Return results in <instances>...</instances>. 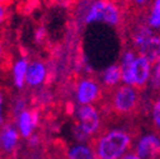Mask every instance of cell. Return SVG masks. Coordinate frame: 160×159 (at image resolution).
I'll return each instance as SVG.
<instances>
[{
	"instance_id": "1",
	"label": "cell",
	"mask_w": 160,
	"mask_h": 159,
	"mask_svg": "<svg viewBox=\"0 0 160 159\" xmlns=\"http://www.w3.org/2000/svg\"><path fill=\"white\" fill-rule=\"evenodd\" d=\"M132 136L123 130H112L93 141V150L98 159H121L131 148Z\"/></svg>"
},
{
	"instance_id": "2",
	"label": "cell",
	"mask_w": 160,
	"mask_h": 159,
	"mask_svg": "<svg viewBox=\"0 0 160 159\" xmlns=\"http://www.w3.org/2000/svg\"><path fill=\"white\" fill-rule=\"evenodd\" d=\"M138 108V90L130 85L119 87L114 90L111 101V110L119 115L126 116L133 113Z\"/></svg>"
},
{
	"instance_id": "3",
	"label": "cell",
	"mask_w": 160,
	"mask_h": 159,
	"mask_svg": "<svg viewBox=\"0 0 160 159\" xmlns=\"http://www.w3.org/2000/svg\"><path fill=\"white\" fill-rule=\"evenodd\" d=\"M78 117L80 121L79 126L87 136L94 135L101 127V118H99L97 110L92 105H85L80 107L78 111Z\"/></svg>"
},
{
	"instance_id": "4",
	"label": "cell",
	"mask_w": 160,
	"mask_h": 159,
	"mask_svg": "<svg viewBox=\"0 0 160 159\" xmlns=\"http://www.w3.org/2000/svg\"><path fill=\"white\" fill-rule=\"evenodd\" d=\"M76 94H78L79 103L85 106L98 101L102 97V89L95 80L87 78L79 82L76 88Z\"/></svg>"
},
{
	"instance_id": "5",
	"label": "cell",
	"mask_w": 160,
	"mask_h": 159,
	"mask_svg": "<svg viewBox=\"0 0 160 159\" xmlns=\"http://www.w3.org/2000/svg\"><path fill=\"white\" fill-rule=\"evenodd\" d=\"M150 66H151V64L142 55H140L137 59L133 60L132 79H133V88L135 89L141 90L145 88L149 78H150Z\"/></svg>"
},
{
	"instance_id": "6",
	"label": "cell",
	"mask_w": 160,
	"mask_h": 159,
	"mask_svg": "<svg viewBox=\"0 0 160 159\" xmlns=\"http://www.w3.org/2000/svg\"><path fill=\"white\" fill-rule=\"evenodd\" d=\"M160 143L156 135H145L136 146V155L140 159H159Z\"/></svg>"
},
{
	"instance_id": "7",
	"label": "cell",
	"mask_w": 160,
	"mask_h": 159,
	"mask_svg": "<svg viewBox=\"0 0 160 159\" xmlns=\"http://www.w3.org/2000/svg\"><path fill=\"white\" fill-rule=\"evenodd\" d=\"M0 129H2L0 130V150L10 155L17 148V144L19 140V134L12 126V124L5 122Z\"/></svg>"
},
{
	"instance_id": "8",
	"label": "cell",
	"mask_w": 160,
	"mask_h": 159,
	"mask_svg": "<svg viewBox=\"0 0 160 159\" xmlns=\"http://www.w3.org/2000/svg\"><path fill=\"white\" fill-rule=\"evenodd\" d=\"M46 78V68L41 61H36L31 64L29 69H27L26 74V82L28 85L37 87L39 84H42Z\"/></svg>"
},
{
	"instance_id": "9",
	"label": "cell",
	"mask_w": 160,
	"mask_h": 159,
	"mask_svg": "<svg viewBox=\"0 0 160 159\" xmlns=\"http://www.w3.org/2000/svg\"><path fill=\"white\" fill-rule=\"evenodd\" d=\"M135 60V55L132 51H127L123 55L122 59V65L119 66L121 69V78L127 85H133V79H132V64Z\"/></svg>"
},
{
	"instance_id": "10",
	"label": "cell",
	"mask_w": 160,
	"mask_h": 159,
	"mask_svg": "<svg viewBox=\"0 0 160 159\" xmlns=\"http://www.w3.org/2000/svg\"><path fill=\"white\" fill-rule=\"evenodd\" d=\"M68 159H98V158L93 148L85 145H76L69 151Z\"/></svg>"
},
{
	"instance_id": "11",
	"label": "cell",
	"mask_w": 160,
	"mask_h": 159,
	"mask_svg": "<svg viewBox=\"0 0 160 159\" xmlns=\"http://www.w3.org/2000/svg\"><path fill=\"white\" fill-rule=\"evenodd\" d=\"M18 127L21 130V134L23 137H29L33 132V125H32V120H31V113L29 111H23L19 113L18 116Z\"/></svg>"
},
{
	"instance_id": "12",
	"label": "cell",
	"mask_w": 160,
	"mask_h": 159,
	"mask_svg": "<svg viewBox=\"0 0 160 159\" xmlns=\"http://www.w3.org/2000/svg\"><path fill=\"white\" fill-rule=\"evenodd\" d=\"M121 80V69L118 65H112L103 73V82L108 88H113Z\"/></svg>"
},
{
	"instance_id": "13",
	"label": "cell",
	"mask_w": 160,
	"mask_h": 159,
	"mask_svg": "<svg viewBox=\"0 0 160 159\" xmlns=\"http://www.w3.org/2000/svg\"><path fill=\"white\" fill-rule=\"evenodd\" d=\"M28 69V60L27 59H22L19 60L15 66H14V82L18 88H22L26 80V74Z\"/></svg>"
},
{
	"instance_id": "14",
	"label": "cell",
	"mask_w": 160,
	"mask_h": 159,
	"mask_svg": "<svg viewBox=\"0 0 160 159\" xmlns=\"http://www.w3.org/2000/svg\"><path fill=\"white\" fill-rule=\"evenodd\" d=\"M12 66V56L10 52L8 51L7 45L4 44V41L0 38V70L8 71Z\"/></svg>"
},
{
	"instance_id": "15",
	"label": "cell",
	"mask_w": 160,
	"mask_h": 159,
	"mask_svg": "<svg viewBox=\"0 0 160 159\" xmlns=\"http://www.w3.org/2000/svg\"><path fill=\"white\" fill-rule=\"evenodd\" d=\"M160 0H155L152 7H151V12L149 15V27L150 28H159L160 26Z\"/></svg>"
},
{
	"instance_id": "16",
	"label": "cell",
	"mask_w": 160,
	"mask_h": 159,
	"mask_svg": "<svg viewBox=\"0 0 160 159\" xmlns=\"http://www.w3.org/2000/svg\"><path fill=\"white\" fill-rule=\"evenodd\" d=\"M160 103H159V101H156L155 102V105H154V124H155V127L156 129H159V125H160Z\"/></svg>"
},
{
	"instance_id": "17",
	"label": "cell",
	"mask_w": 160,
	"mask_h": 159,
	"mask_svg": "<svg viewBox=\"0 0 160 159\" xmlns=\"http://www.w3.org/2000/svg\"><path fill=\"white\" fill-rule=\"evenodd\" d=\"M3 106H4V94L0 92V127L4 125V116H3Z\"/></svg>"
},
{
	"instance_id": "18",
	"label": "cell",
	"mask_w": 160,
	"mask_h": 159,
	"mask_svg": "<svg viewBox=\"0 0 160 159\" xmlns=\"http://www.w3.org/2000/svg\"><path fill=\"white\" fill-rule=\"evenodd\" d=\"M7 18V12H5V8L3 5H0V24H3L4 21Z\"/></svg>"
},
{
	"instance_id": "19",
	"label": "cell",
	"mask_w": 160,
	"mask_h": 159,
	"mask_svg": "<svg viewBox=\"0 0 160 159\" xmlns=\"http://www.w3.org/2000/svg\"><path fill=\"white\" fill-rule=\"evenodd\" d=\"M122 159H140V158L136 155V153H127Z\"/></svg>"
},
{
	"instance_id": "20",
	"label": "cell",
	"mask_w": 160,
	"mask_h": 159,
	"mask_svg": "<svg viewBox=\"0 0 160 159\" xmlns=\"http://www.w3.org/2000/svg\"><path fill=\"white\" fill-rule=\"evenodd\" d=\"M13 2H14V0H0V5H3V7L5 8V7L12 5V4H13Z\"/></svg>"
},
{
	"instance_id": "21",
	"label": "cell",
	"mask_w": 160,
	"mask_h": 159,
	"mask_svg": "<svg viewBox=\"0 0 160 159\" xmlns=\"http://www.w3.org/2000/svg\"><path fill=\"white\" fill-rule=\"evenodd\" d=\"M146 2H148V0H135V3L138 4V5H145Z\"/></svg>"
},
{
	"instance_id": "22",
	"label": "cell",
	"mask_w": 160,
	"mask_h": 159,
	"mask_svg": "<svg viewBox=\"0 0 160 159\" xmlns=\"http://www.w3.org/2000/svg\"><path fill=\"white\" fill-rule=\"evenodd\" d=\"M48 159H57V158H48Z\"/></svg>"
}]
</instances>
